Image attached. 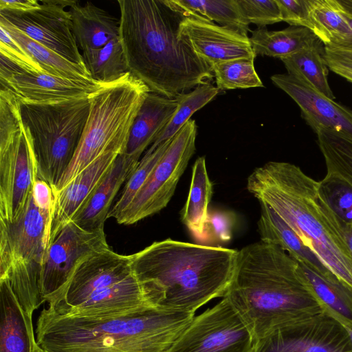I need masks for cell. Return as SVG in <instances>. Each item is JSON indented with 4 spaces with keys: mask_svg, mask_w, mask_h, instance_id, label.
Returning a JSON list of instances; mask_svg holds the SVG:
<instances>
[{
    "mask_svg": "<svg viewBox=\"0 0 352 352\" xmlns=\"http://www.w3.org/2000/svg\"><path fill=\"white\" fill-rule=\"evenodd\" d=\"M119 38L129 72L151 92L175 98L214 77L179 36L186 16L173 0H119Z\"/></svg>",
    "mask_w": 352,
    "mask_h": 352,
    "instance_id": "obj_1",
    "label": "cell"
},
{
    "mask_svg": "<svg viewBox=\"0 0 352 352\" xmlns=\"http://www.w3.org/2000/svg\"><path fill=\"white\" fill-rule=\"evenodd\" d=\"M225 296L248 324L255 341L324 311L297 261L279 246L263 241L238 251L233 279Z\"/></svg>",
    "mask_w": 352,
    "mask_h": 352,
    "instance_id": "obj_2",
    "label": "cell"
},
{
    "mask_svg": "<svg viewBox=\"0 0 352 352\" xmlns=\"http://www.w3.org/2000/svg\"><path fill=\"white\" fill-rule=\"evenodd\" d=\"M247 189L277 214L339 281L352 290V252L340 219L323 197L320 182L295 164L269 162L250 173Z\"/></svg>",
    "mask_w": 352,
    "mask_h": 352,
    "instance_id": "obj_3",
    "label": "cell"
},
{
    "mask_svg": "<svg viewBox=\"0 0 352 352\" xmlns=\"http://www.w3.org/2000/svg\"><path fill=\"white\" fill-rule=\"evenodd\" d=\"M195 313L149 308L104 316H71L48 307L36 320L45 352H167Z\"/></svg>",
    "mask_w": 352,
    "mask_h": 352,
    "instance_id": "obj_4",
    "label": "cell"
},
{
    "mask_svg": "<svg viewBox=\"0 0 352 352\" xmlns=\"http://www.w3.org/2000/svg\"><path fill=\"white\" fill-rule=\"evenodd\" d=\"M238 251L166 239L131 254L137 278L150 284L158 308L195 313L227 294Z\"/></svg>",
    "mask_w": 352,
    "mask_h": 352,
    "instance_id": "obj_5",
    "label": "cell"
},
{
    "mask_svg": "<svg viewBox=\"0 0 352 352\" xmlns=\"http://www.w3.org/2000/svg\"><path fill=\"white\" fill-rule=\"evenodd\" d=\"M149 92L144 82L128 72L89 96V113L80 141L53 193L65 188L104 153L113 149L125 152L133 122Z\"/></svg>",
    "mask_w": 352,
    "mask_h": 352,
    "instance_id": "obj_6",
    "label": "cell"
},
{
    "mask_svg": "<svg viewBox=\"0 0 352 352\" xmlns=\"http://www.w3.org/2000/svg\"><path fill=\"white\" fill-rule=\"evenodd\" d=\"M52 210L40 207L31 193L21 215L0 221V280H6L31 316L43 303L40 282L48 248Z\"/></svg>",
    "mask_w": 352,
    "mask_h": 352,
    "instance_id": "obj_7",
    "label": "cell"
},
{
    "mask_svg": "<svg viewBox=\"0 0 352 352\" xmlns=\"http://www.w3.org/2000/svg\"><path fill=\"white\" fill-rule=\"evenodd\" d=\"M32 136L38 179L54 190L70 164L89 113V97L52 103L20 102Z\"/></svg>",
    "mask_w": 352,
    "mask_h": 352,
    "instance_id": "obj_8",
    "label": "cell"
},
{
    "mask_svg": "<svg viewBox=\"0 0 352 352\" xmlns=\"http://www.w3.org/2000/svg\"><path fill=\"white\" fill-rule=\"evenodd\" d=\"M37 162L20 102L0 91V221H15L24 211L38 179Z\"/></svg>",
    "mask_w": 352,
    "mask_h": 352,
    "instance_id": "obj_9",
    "label": "cell"
},
{
    "mask_svg": "<svg viewBox=\"0 0 352 352\" xmlns=\"http://www.w3.org/2000/svg\"><path fill=\"white\" fill-rule=\"evenodd\" d=\"M197 127L189 120L173 138L166 152L129 208L117 219L131 225L164 209L195 151Z\"/></svg>",
    "mask_w": 352,
    "mask_h": 352,
    "instance_id": "obj_10",
    "label": "cell"
},
{
    "mask_svg": "<svg viewBox=\"0 0 352 352\" xmlns=\"http://www.w3.org/2000/svg\"><path fill=\"white\" fill-rule=\"evenodd\" d=\"M254 336L227 296L195 316L167 352H252Z\"/></svg>",
    "mask_w": 352,
    "mask_h": 352,
    "instance_id": "obj_11",
    "label": "cell"
},
{
    "mask_svg": "<svg viewBox=\"0 0 352 352\" xmlns=\"http://www.w3.org/2000/svg\"><path fill=\"white\" fill-rule=\"evenodd\" d=\"M109 248L104 230L88 231L68 222L45 254L40 282L43 303L55 307L62 300L78 265L91 254Z\"/></svg>",
    "mask_w": 352,
    "mask_h": 352,
    "instance_id": "obj_12",
    "label": "cell"
},
{
    "mask_svg": "<svg viewBox=\"0 0 352 352\" xmlns=\"http://www.w3.org/2000/svg\"><path fill=\"white\" fill-rule=\"evenodd\" d=\"M252 352H352L344 327L325 311L256 340Z\"/></svg>",
    "mask_w": 352,
    "mask_h": 352,
    "instance_id": "obj_13",
    "label": "cell"
},
{
    "mask_svg": "<svg viewBox=\"0 0 352 352\" xmlns=\"http://www.w3.org/2000/svg\"><path fill=\"white\" fill-rule=\"evenodd\" d=\"M74 1H39L40 6L33 10H0V16L37 43L85 67L72 30L70 12L66 10Z\"/></svg>",
    "mask_w": 352,
    "mask_h": 352,
    "instance_id": "obj_14",
    "label": "cell"
},
{
    "mask_svg": "<svg viewBox=\"0 0 352 352\" xmlns=\"http://www.w3.org/2000/svg\"><path fill=\"white\" fill-rule=\"evenodd\" d=\"M184 13L179 36L210 67L232 60L256 58L248 35L216 24L197 13Z\"/></svg>",
    "mask_w": 352,
    "mask_h": 352,
    "instance_id": "obj_15",
    "label": "cell"
},
{
    "mask_svg": "<svg viewBox=\"0 0 352 352\" xmlns=\"http://www.w3.org/2000/svg\"><path fill=\"white\" fill-rule=\"evenodd\" d=\"M133 274L131 256L120 254L110 248L84 258L76 268L62 300L50 309L64 313L91 294Z\"/></svg>",
    "mask_w": 352,
    "mask_h": 352,
    "instance_id": "obj_16",
    "label": "cell"
},
{
    "mask_svg": "<svg viewBox=\"0 0 352 352\" xmlns=\"http://www.w3.org/2000/svg\"><path fill=\"white\" fill-rule=\"evenodd\" d=\"M271 80L296 102L315 133L327 129L352 137V110L288 73L273 75Z\"/></svg>",
    "mask_w": 352,
    "mask_h": 352,
    "instance_id": "obj_17",
    "label": "cell"
},
{
    "mask_svg": "<svg viewBox=\"0 0 352 352\" xmlns=\"http://www.w3.org/2000/svg\"><path fill=\"white\" fill-rule=\"evenodd\" d=\"M0 82L1 87L11 91L20 102L36 104L88 98L105 84L31 73L0 76Z\"/></svg>",
    "mask_w": 352,
    "mask_h": 352,
    "instance_id": "obj_18",
    "label": "cell"
},
{
    "mask_svg": "<svg viewBox=\"0 0 352 352\" xmlns=\"http://www.w3.org/2000/svg\"><path fill=\"white\" fill-rule=\"evenodd\" d=\"M124 153L113 149L104 153L76 175L65 188L54 192L48 246L69 222L107 173L118 156Z\"/></svg>",
    "mask_w": 352,
    "mask_h": 352,
    "instance_id": "obj_19",
    "label": "cell"
},
{
    "mask_svg": "<svg viewBox=\"0 0 352 352\" xmlns=\"http://www.w3.org/2000/svg\"><path fill=\"white\" fill-rule=\"evenodd\" d=\"M139 162L124 153L120 154L71 221L85 230H104V222L108 218L116 196Z\"/></svg>",
    "mask_w": 352,
    "mask_h": 352,
    "instance_id": "obj_20",
    "label": "cell"
},
{
    "mask_svg": "<svg viewBox=\"0 0 352 352\" xmlns=\"http://www.w3.org/2000/svg\"><path fill=\"white\" fill-rule=\"evenodd\" d=\"M0 352H41L32 316L23 309L6 280H0Z\"/></svg>",
    "mask_w": 352,
    "mask_h": 352,
    "instance_id": "obj_21",
    "label": "cell"
},
{
    "mask_svg": "<svg viewBox=\"0 0 352 352\" xmlns=\"http://www.w3.org/2000/svg\"><path fill=\"white\" fill-rule=\"evenodd\" d=\"M177 108L175 98L149 92L133 122L124 153L140 161L167 125Z\"/></svg>",
    "mask_w": 352,
    "mask_h": 352,
    "instance_id": "obj_22",
    "label": "cell"
},
{
    "mask_svg": "<svg viewBox=\"0 0 352 352\" xmlns=\"http://www.w3.org/2000/svg\"><path fill=\"white\" fill-rule=\"evenodd\" d=\"M260 206L257 226L261 241L279 246L298 263L327 278L339 280L277 214L265 204H260Z\"/></svg>",
    "mask_w": 352,
    "mask_h": 352,
    "instance_id": "obj_23",
    "label": "cell"
},
{
    "mask_svg": "<svg viewBox=\"0 0 352 352\" xmlns=\"http://www.w3.org/2000/svg\"><path fill=\"white\" fill-rule=\"evenodd\" d=\"M72 30L82 52L104 46L119 36L120 20L91 2L77 1L69 7Z\"/></svg>",
    "mask_w": 352,
    "mask_h": 352,
    "instance_id": "obj_24",
    "label": "cell"
},
{
    "mask_svg": "<svg viewBox=\"0 0 352 352\" xmlns=\"http://www.w3.org/2000/svg\"><path fill=\"white\" fill-rule=\"evenodd\" d=\"M212 195V184L208 177L206 159L199 157L192 166L188 195L181 214L182 223L197 240L204 241Z\"/></svg>",
    "mask_w": 352,
    "mask_h": 352,
    "instance_id": "obj_25",
    "label": "cell"
},
{
    "mask_svg": "<svg viewBox=\"0 0 352 352\" xmlns=\"http://www.w3.org/2000/svg\"><path fill=\"white\" fill-rule=\"evenodd\" d=\"M250 41L256 56L280 59L322 42L311 30L301 26H289L278 31L258 28L252 32Z\"/></svg>",
    "mask_w": 352,
    "mask_h": 352,
    "instance_id": "obj_26",
    "label": "cell"
},
{
    "mask_svg": "<svg viewBox=\"0 0 352 352\" xmlns=\"http://www.w3.org/2000/svg\"><path fill=\"white\" fill-rule=\"evenodd\" d=\"M0 25L40 65L45 74L67 79L94 80L86 67L71 62L37 43L1 16Z\"/></svg>",
    "mask_w": 352,
    "mask_h": 352,
    "instance_id": "obj_27",
    "label": "cell"
},
{
    "mask_svg": "<svg viewBox=\"0 0 352 352\" xmlns=\"http://www.w3.org/2000/svg\"><path fill=\"white\" fill-rule=\"evenodd\" d=\"M311 30L324 45L345 48L351 29L339 0H308Z\"/></svg>",
    "mask_w": 352,
    "mask_h": 352,
    "instance_id": "obj_28",
    "label": "cell"
},
{
    "mask_svg": "<svg viewBox=\"0 0 352 352\" xmlns=\"http://www.w3.org/2000/svg\"><path fill=\"white\" fill-rule=\"evenodd\" d=\"M302 276L324 310L343 326L352 329V290L299 263Z\"/></svg>",
    "mask_w": 352,
    "mask_h": 352,
    "instance_id": "obj_29",
    "label": "cell"
},
{
    "mask_svg": "<svg viewBox=\"0 0 352 352\" xmlns=\"http://www.w3.org/2000/svg\"><path fill=\"white\" fill-rule=\"evenodd\" d=\"M321 42L280 59L288 74L307 83L325 96H335L327 80L328 69L323 58Z\"/></svg>",
    "mask_w": 352,
    "mask_h": 352,
    "instance_id": "obj_30",
    "label": "cell"
},
{
    "mask_svg": "<svg viewBox=\"0 0 352 352\" xmlns=\"http://www.w3.org/2000/svg\"><path fill=\"white\" fill-rule=\"evenodd\" d=\"M82 55L86 68L96 81L111 82L129 72L119 36L100 48L82 52Z\"/></svg>",
    "mask_w": 352,
    "mask_h": 352,
    "instance_id": "obj_31",
    "label": "cell"
},
{
    "mask_svg": "<svg viewBox=\"0 0 352 352\" xmlns=\"http://www.w3.org/2000/svg\"><path fill=\"white\" fill-rule=\"evenodd\" d=\"M316 133L327 175L352 187V137L327 129H320Z\"/></svg>",
    "mask_w": 352,
    "mask_h": 352,
    "instance_id": "obj_32",
    "label": "cell"
},
{
    "mask_svg": "<svg viewBox=\"0 0 352 352\" xmlns=\"http://www.w3.org/2000/svg\"><path fill=\"white\" fill-rule=\"evenodd\" d=\"M173 1L186 13H197L244 35L250 31V24L242 14L237 0Z\"/></svg>",
    "mask_w": 352,
    "mask_h": 352,
    "instance_id": "obj_33",
    "label": "cell"
},
{
    "mask_svg": "<svg viewBox=\"0 0 352 352\" xmlns=\"http://www.w3.org/2000/svg\"><path fill=\"white\" fill-rule=\"evenodd\" d=\"M219 89L210 82L199 85L192 91L177 96L175 99L177 108L159 137L146 151L152 152L161 143L173 138L192 114L210 102L219 93Z\"/></svg>",
    "mask_w": 352,
    "mask_h": 352,
    "instance_id": "obj_34",
    "label": "cell"
},
{
    "mask_svg": "<svg viewBox=\"0 0 352 352\" xmlns=\"http://www.w3.org/2000/svg\"><path fill=\"white\" fill-rule=\"evenodd\" d=\"M172 139L161 143L152 152L146 151L137 167L126 182L120 195L112 206L108 218L112 217L117 220L129 208L166 152Z\"/></svg>",
    "mask_w": 352,
    "mask_h": 352,
    "instance_id": "obj_35",
    "label": "cell"
},
{
    "mask_svg": "<svg viewBox=\"0 0 352 352\" xmlns=\"http://www.w3.org/2000/svg\"><path fill=\"white\" fill-rule=\"evenodd\" d=\"M217 87L220 90L263 87L253 59H236L211 67Z\"/></svg>",
    "mask_w": 352,
    "mask_h": 352,
    "instance_id": "obj_36",
    "label": "cell"
},
{
    "mask_svg": "<svg viewBox=\"0 0 352 352\" xmlns=\"http://www.w3.org/2000/svg\"><path fill=\"white\" fill-rule=\"evenodd\" d=\"M18 73L45 74L40 65L0 25V74Z\"/></svg>",
    "mask_w": 352,
    "mask_h": 352,
    "instance_id": "obj_37",
    "label": "cell"
},
{
    "mask_svg": "<svg viewBox=\"0 0 352 352\" xmlns=\"http://www.w3.org/2000/svg\"><path fill=\"white\" fill-rule=\"evenodd\" d=\"M320 186L327 203L338 217L344 223L352 224V187L329 175L320 181Z\"/></svg>",
    "mask_w": 352,
    "mask_h": 352,
    "instance_id": "obj_38",
    "label": "cell"
},
{
    "mask_svg": "<svg viewBox=\"0 0 352 352\" xmlns=\"http://www.w3.org/2000/svg\"><path fill=\"white\" fill-rule=\"evenodd\" d=\"M237 3L248 23L258 28L282 21L276 0H237Z\"/></svg>",
    "mask_w": 352,
    "mask_h": 352,
    "instance_id": "obj_39",
    "label": "cell"
},
{
    "mask_svg": "<svg viewBox=\"0 0 352 352\" xmlns=\"http://www.w3.org/2000/svg\"><path fill=\"white\" fill-rule=\"evenodd\" d=\"M234 217L228 212H209L204 241H228L232 235Z\"/></svg>",
    "mask_w": 352,
    "mask_h": 352,
    "instance_id": "obj_40",
    "label": "cell"
},
{
    "mask_svg": "<svg viewBox=\"0 0 352 352\" xmlns=\"http://www.w3.org/2000/svg\"><path fill=\"white\" fill-rule=\"evenodd\" d=\"M276 3L282 21L311 29L308 0H276Z\"/></svg>",
    "mask_w": 352,
    "mask_h": 352,
    "instance_id": "obj_41",
    "label": "cell"
},
{
    "mask_svg": "<svg viewBox=\"0 0 352 352\" xmlns=\"http://www.w3.org/2000/svg\"><path fill=\"white\" fill-rule=\"evenodd\" d=\"M323 58L333 72L352 83V50L324 45Z\"/></svg>",
    "mask_w": 352,
    "mask_h": 352,
    "instance_id": "obj_42",
    "label": "cell"
},
{
    "mask_svg": "<svg viewBox=\"0 0 352 352\" xmlns=\"http://www.w3.org/2000/svg\"><path fill=\"white\" fill-rule=\"evenodd\" d=\"M40 6L36 0H0V10L26 11Z\"/></svg>",
    "mask_w": 352,
    "mask_h": 352,
    "instance_id": "obj_43",
    "label": "cell"
},
{
    "mask_svg": "<svg viewBox=\"0 0 352 352\" xmlns=\"http://www.w3.org/2000/svg\"><path fill=\"white\" fill-rule=\"evenodd\" d=\"M344 10V14L352 31V0H339ZM352 50V36L345 48Z\"/></svg>",
    "mask_w": 352,
    "mask_h": 352,
    "instance_id": "obj_44",
    "label": "cell"
},
{
    "mask_svg": "<svg viewBox=\"0 0 352 352\" xmlns=\"http://www.w3.org/2000/svg\"><path fill=\"white\" fill-rule=\"evenodd\" d=\"M341 226L345 240L352 252V224H346L341 221Z\"/></svg>",
    "mask_w": 352,
    "mask_h": 352,
    "instance_id": "obj_45",
    "label": "cell"
},
{
    "mask_svg": "<svg viewBox=\"0 0 352 352\" xmlns=\"http://www.w3.org/2000/svg\"><path fill=\"white\" fill-rule=\"evenodd\" d=\"M344 327L346 329L347 332L349 333V335L350 336V338H351V342H352V329H351L349 327H345V326H344Z\"/></svg>",
    "mask_w": 352,
    "mask_h": 352,
    "instance_id": "obj_46",
    "label": "cell"
},
{
    "mask_svg": "<svg viewBox=\"0 0 352 352\" xmlns=\"http://www.w3.org/2000/svg\"><path fill=\"white\" fill-rule=\"evenodd\" d=\"M41 352H45V351H43V350L41 349Z\"/></svg>",
    "mask_w": 352,
    "mask_h": 352,
    "instance_id": "obj_47",
    "label": "cell"
}]
</instances>
